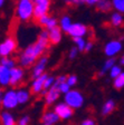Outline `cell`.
I'll return each instance as SVG.
<instances>
[{
    "mask_svg": "<svg viewBox=\"0 0 124 125\" xmlns=\"http://www.w3.org/2000/svg\"><path fill=\"white\" fill-rule=\"evenodd\" d=\"M49 44V31L47 29L41 30L36 42L26 47L19 56V64L21 67H33L37 60L44 55Z\"/></svg>",
    "mask_w": 124,
    "mask_h": 125,
    "instance_id": "cell-1",
    "label": "cell"
},
{
    "mask_svg": "<svg viewBox=\"0 0 124 125\" xmlns=\"http://www.w3.org/2000/svg\"><path fill=\"white\" fill-rule=\"evenodd\" d=\"M34 1L19 0L16 8V16L20 21H29L34 17Z\"/></svg>",
    "mask_w": 124,
    "mask_h": 125,
    "instance_id": "cell-2",
    "label": "cell"
},
{
    "mask_svg": "<svg viewBox=\"0 0 124 125\" xmlns=\"http://www.w3.org/2000/svg\"><path fill=\"white\" fill-rule=\"evenodd\" d=\"M64 102L73 109H77L84 105V96L77 89H70L68 93L64 94Z\"/></svg>",
    "mask_w": 124,
    "mask_h": 125,
    "instance_id": "cell-3",
    "label": "cell"
},
{
    "mask_svg": "<svg viewBox=\"0 0 124 125\" xmlns=\"http://www.w3.org/2000/svg\"><path fill=\"white\" fill-rule=\"evenodd\" d=\"M19 105L18 97H17V92L15 89H7L3 95V99L1 103V106L6 111H11V109L16 108Z\"/></svg>",
    "mask_w": 124,
    "mask_h": 125,
    "instance_id": "cell-4",
    "label": "cell"
},
{
    "mask_svg": "<svg viewBox=\"0 0 124 125\" xmlns=\"http://www.w3.org/2000/svg\"><path fill=\"white\" fill-rule=\"evenodd\" d=\"M34 1V18L38 19L45 15H48L50 8V0H33Z\"/></svg>",
    "mask_w": 124,
    "mask_h": 125,
    "instance_id": "cell-5",
    "label": "cell"
},
{
    "mask_svg": "<svg viewBox=\"0 0 124 125\" xmlns=\"http://www.w3.org/2000/svg\"><path fill=\"white\" fill-rule=\"evenodd\" d=\"M54 111L60 117V120H69L73 116V114H74V109L68 104H66L65 102L57 103L54 106Z\"/></svg>",
    "mask_w": 124,
    "mask_h": 125,
    "instance_id": "cell-6",
    "label": "cell"
},
{
    "mask_svg": "<svg viewBox=\"0 0 124 125\" xmlns=\"http://www.w3.org/2000/svg\"><path fill=\"white\" fill-rule=\"evenodd\" d=\"M17 48V42L12 37H7L1 44H0V52L1 56L6 57V56H10Z\"/></svg>",
    "mask_w": 124,
    "mask_h": 125,
    "instance_id": "cell-7",
    "label": "cell"
},
{
    "mask_svg": "<svg viewBox=\"0 0 124 125\" xmlns=\"http://www.w3.org/2000/svg\"><path fill=\"white\" fill-rule=\"evenodd\" d=\"M48 64V57L47 56H41L38 60L36 62L33 68H31V77L33 79L36 77H39L43 74L46 73V67Z\"/></svg>",
    "mask_w": 124,
    "mask_h": 125,
    "instance_id": "cell-8",
    "label": "cell"
},
{
    "mask_svg": "<svg viewBox=\"0 0 124 125\" xmlns=\"http://www.w3.org/2000/svg\"><path fill=\"white\" fill-rule=\"evenodd\" d=\"M23 77H25L23 67H21V66H15L13 68H11L10 86L11 87H17V86H19L23 83Z\"/></svg>",
    "mask_w": 124,
    "mask_h": 125,
    "instance_id": "cell-9",
    "label": "cell"
},
{
    "mask_svg": "<svg viewBox=\"0 0 124 125\" xmlns=\"http://www.w3.org/2000/svg\"><path fill=\"white\" fill-rule=\"evenodd\" d=\"M60 91L59 88H58V85H57L56 83H55V85L53 86L52 88H49L48 91H47L46 95H45V104L48 105V106H50V105L55 104L57 102V99L59 98V95H60Z\"/></svg>",
    "mask_w": 124,
    "mask_h": 125,
    "instance_id": "cell-10",
    "label": "cell"
},
{
    "mask_svg": "<svg viewBox=\"0 0 124 125\" xmlns=\"http://www.w3.org/2000/svg\"><path fill=\"white\" fill-rule=\"evenodd\" d=\"M48 77V74L45 73L39 77H36L33 79L30 85V92L33 94H41V92L44 91V85H45V81Z\"/></svg>",
    "mask_w": 124,
    "mask_h": 125,
    "instance_id": "cell-11",
    "label": "cell"
},
{
    "mask_svg": "<svg viewBox=\"0 0 124 125\" xmlns=\"http://www.w3.org/2000/svg\"><path fill=\"white\" fill-rule=\"evenodd\" d=\"M122 49V44L119 40H112V42H107L104 47V52L106 56L109 57H114L115 55H117Z\"/></svg>",
    "mask_w": 124,
    "mask_h": 125,
    "instance_id": "cell-12",
    "label": "cell"
},
{
    "mask_svg": "<svg viewBox=\"0 0 124 125\" xmlns=\"http://www.w3.org/2000/svg\"><path fill=\"white\" fill-rule=\"evenodd\" d=\"M67 34L69 35L70 37H73V38H76V37H84L86 34H87V27L80 22H75L72 25L69 30L67 31Z\"/></svg>",
    "mask_w": 124,
    "mask_h": 125,
    "instance_id": "cell-13",
    "label": "cell"
},
{
    "mask_svg": "<svg viewBox=\"0 0 124 125\" xmlns=\"http://www.w3.org/2000/svg\"><path fill=\"white\" fill-rule=\"evenodd\" d=\"M60 117L56 114L55 111H46L41 116V125H56L59 122Z\"/></svg>",
    "mask_w": 124,
    "mask_h": 125,
    "instance_id": "cell-14",
    "label": "cell"
},
{
    "mask_svg": "<svg viewBox=\"0 0 124 125\" xmlns=\"http://www.w3.org/2000/svg\"><path fill=\"white\" fill-rule=\"evenodd\" d=\"M49 31V42L52 45H57L62 42L63 39V29L59 26H56L52 28Z\"/></svg>",
    "mask_w": 124,
    "mask_h": 125,
    "instance_id": "cell-15",
    "label": "cell"
},
{
    "mask_svg": "<svg viewBox=\"0 0 124 125\" xmlns=\"http://www.w3.org/2000/svg\"><path fill=\"white\" fill-rule=\"evenodd\" d=\"M37 21H38V23L40 25V26L45 27L47 30H50L52 28L56 27L57 23H58L57 22V19L55 18V17H50L49 15L43 16V17H40V18L37 19Z\"/></svg>",
    "mask_w": 124,
    "mask_h": 125,
    "instance_id": "cell-16",
    "label": "cell"
},
{
    "mask_svg": "<svg viewBox=\"0 0 124 125\" xmlns=\"http://www.w3.org/2000/svg\"><path fill=\"white\" fill-rule=\"evenodd\" d=\"M10 74L11 69L2 66L0 69V87H7L10 86Z\"/></svg>",
    "mask_w": 124,
    "mask_h": 125,
    "instance_id": "cell-17",
    "label": "cell"
},
{
    "mask_svg": "<svg viewBox=\"0 0 124 125\" xmlns=\"http://www.w3.org/2000/svg\"><path fill=\"white\" fill-rule=\"evenodd\" d=\"M0 124L1 125H17V122L15 120V116L9 111L3 109L0 113Z\"/></svg>",
    "mask_w": 124,
    "mask_h": 125,
    "instance_id": "cell-18",
    "label": "cell"
},
{
    "mask_svg": "<svg viewBox=\"0 0 124 125\" xmlns=\"http://www.w3.org/2000/svg\"><path fill=\"white\" fill-rule=\"evenodd\" d=\"M16 92H17L19 105H23L26 103H28L29 99H30V91H28L27 88H19Z\"/></svg>",
    "mask_w": 124,
    "mask_h": 125,
    "instance_id": "cell-19",
    "label": "cell"
},
{
    "mask_svg": "<svg viewBox=\"0 0 124 125\" xmlns=\"http://www.w3.org/2000/svg\"><path fill=\"white\" fill-rule=\"evenodd\" d=\"M115 106H116V105H115V102H114L113 99H107L103 104V107H102V111H101L102 115H103V116L110 115L114 109H115Z\"/></svg>",
    "mask_w": 124,
    "mask_h": 125,
    "instance_id": "cell-20",
    "label": "cell"
},
{
    "mask_svg": "<svg viewBox=\"0 0 124 125\" xmlns=\"http://www.w3.org/2000/svg\"><path fill=\"white\" fill-rule=\"evenodd\" d=\"M98 11H103V12H107L113 8V3L110 0H100L96 5Z\"/></svg>",
    "mask_w": 124,
    "mask_h": 125,
    "instance_id": "cell-21",
    "label": "cell"
},
{
    "mask_svg": "<svg viewBox=\"0 0 124 125\" xmlns=\"http://www.w3.org/2000/svg\"><path fill=\"white\" fill-rule=\"evenodd\" d=\"M73 22H72V19H70L69 16H63L60 18V21H59V27L63 29V31L67 32L69 30V28L72 27Z\"/></svg>",
    "mask_w": 124,
    "mask_h": 125,
    "instance_id": "cell-22",
    "label": "cell"
},
{
    "mask_svg": "<svg viewBox=\"0 0 124 125\" xmlns=\"http://www.w3.org/2000/svg\"><path fill=\"white\" fill-rule=\"evenodd\" d=\"M111 22L114 27H120L123 23V17H122L121 12H114L111 17Z\"/></svg>",
    "mask_w": 124,
    "mask_h": 125,
    "instance_id": "cell-23",
    "label": "cell"
},
{
    "mask_svg": "<svg viewBox=\"0 0 124 125\" xmlns=\"http://www.w3.org/2000/svg\"><path fill=\"white\" fill-rule=\"evenodd\" d=\"M114 65H115V58L110 57L109 59L104 62V65H103V67H102V70H101V73H100V75H103L105 72H110L111 68L113 67Z\"/></svg>",
    "mask_w": 124,
    "mask_h": 125,
    "instance_id": "cell-24",
    "label": "cell"
},
{
    "mask_svg": "<svg viewBox=\"0 0 124 125\" xmlns=\"http://www.w3.org/2000/svg\"><path fill=\"white\" fill-rule=\"evenodd\" d=\"M114 88L122 89L124 87V72H122L116 78H114Z\"/></svg>",
    "mask_w": 124,
    "mask_h": 125,
    "instance_id": "cell-25",
    "label": "cell"
},
{
    "mask_svg": "<svg viewBox=\"0 0 124 125\" xmlns=\"http://www.w3.org/2000/svg\"><path fill=\"white\" fill-rule=\"evenodd\" d=\"M73 40H74L75 46L79 49V52H84V50H85V46H86V42H86L83 37H76V38H73Z\"/></svg>",
    "mask_w": 124,
    "mask_h": 125,
    "instance_id": "cell-26",
    "label": "cell"
},
{
    "mask_svg": "<svg viewBox=\"0 0 124 125\" xmlns=\"http://www.w3.org/2000/svg\"><path fill=\"white\" fill-rule=\"evenodd\" d=\"M0 62H1V64H2V66H5V67H8V68H13L16 66V62L12 59V58H10L9 56H6V57H1V59H0Z\"/></svg>",
    "mask_w": 124,
    "mask_h": 125,
    "instance_id": "cell-27",
    "label": "cell"
},
{
    "mask_svg": "<svg viewBox=\"0 0 124 125\" xmlns=\"http://www.w3.org/2000/svg\"><path fill=\"white\" fill-rule=\"evenodd\" d=\"M55 83H56V77H54V76H49L46 78V81H45V85H44V89H47L48 91L49 88H52L53 86L55 85Z\"/></svg>",
    "mask_w": 124,
    "mask_h": 125,
    "instance_id": "cell-28",
    "label": "cell"
},
{
    "mask_svg": "<svg viewBox=\"0 0 124 125\" xmlns=\"http://www.w3.org/2000/svg\"><path fill=\"white\" fill-rule=\"evenodd\" d=\"M112 3L119 12H124V0H112Z\"/></svg>",
    "mask_w": 124,
    "mask_h": 125,
    "instance_id": "cell-29",
    "label": "cell"
},
{
    "mask_svg": "<svg viewBox=\"0 0 124 125\" xmlns=\"http://www.w3.org/2000/svg\"><path fill=\"white\" fill-rule=\"evenodd\" d=\"M121 73H122L121 67L117 65H114L113 67L111 68V70H110V76H111L112 78H116Z\"/></svg>",
    "mask_w": 124,
    "mask_h": 125,
    "instance_id": "cell-30",
    "label": "cell"
},
{
    "mask_svg": "<svg viewBox=\"0 0 124 125\" xmlns=\"http://www.w3.org/2000/svg\"><path fill=\"white\" fill-rule=\"evenodd\" d=\"M56 84L58 85V88H59V91H60V93L62 94H66V93H68V92L72 89V87L67 84V82H64V83H60V84L56 83Z\"/></svg>",
    "mask_w": 124,
    "mask_h": 125,
    "instance_id": "cell-31",
    "label": "cell"
},
{
    "mask_svg": "<svg viewBox=\"0 0 124 125\" xmlns=\"http://www.w3.org/2000/svg\"><path fill=\"white\" fill-rule=\"evenodd\" d=\"M77 76L74 75V74H72V75H68L67 76V79H66V82H67V84L70 86V87H73V86H75L76 84H77Z\"/></svg>",
    "mask_w": 124,
    "mask_h": 125,
    "instance_id": "cell-32",
    "label": "cell"
},
{
    "mask_svg": "<svg viewBox=\"0 0 124 125\" xmlns=\"http://www.w3.org/2000/svg\"><path fill=\"white\" fill-rule=\"evenodd\" d=\"M30 123V117L28 115H23L17 121V125H29Z\"/></svg>",
    "mask_w": 124,
    "mask_h": 125,
    "instance_id": "cell-33",
    "label": "cell"
},
{
    "mask_svg": "<svg viewBox=\"0 0 124 125\" xmlns=\"http://www.w3.org/2000/svg\"><path fill=\"white\" fill-rule=\"evenodd\" d=\"M78 52H79V49H78L76 46L72 47V48L69 49V52H68V57H69V59H75V58L77 57Z\"/></svg>",
    "mask_w": 124,
    "mask_h": 125,
    "instance_id": "cell-34",
    "label": "cell"
},
{
    "mask_svg": "<svg viewBox=\"0 0 124 125\" xmlns=\"http://www.w3.org/2000/svg\"><path fill=\"white\" fill-rule=\"evenodd\" d=\"M80 125H96V123H95V121L92 120V118H86V120L83 121Z\"/></svg>",
    "mask_w": 124,
    "mask_h": 125,
    "instance_id": "cell-35",
    "label": "cell"
},
{
    "mask_svg": "<svg viewBox=\"0 0 124 125\" xmlns=\"http://www.w3.org/2000/svg\"><path fill=\"white\" fill-rule=\"evenodd\" d=\"M66 79H67V76L66 75H59L58 77H56V83H58V84L64 83V82H66Z\"/></svg>",
    "mask_w": 124,
    "mask_h": 125,
    "instance_id": "cell-36",
    "label": "cell"
},
{
    "mask_svg": "<svg viewBox=\"0 0 124 125\" xmlns=\"http://www.w3.org/2000/svg\"><path fill=\"white\" fill-rule=\"evenodd\" d=\"M92 49H93V42H86L85 50H84V52H90Z\"/></svg>",
    "mask_w": 124,
    "mask_h": 125,
    "instance_id": "cell-37",
    "label": "cell"
},
{
    "mask_svg": "<svg viewBox=\"0 0 124 125\" xmlns=\"http://www.w3.org/2000/svg\"><path fill=\"white\" fill-rule=\"evenodd\" d=\"M100 0H86V3L90 6H94V5H97V2Z\"/></svg>",
    "mask_w": 124,
    "mask_h": 125,
    "instance_id": "cell-38",
    "label": "cell"
},
{
    "mask_svg": "<svg viewBox=\"0 0 124 125\" xmlns=\"http://www.w3.org/2000/svg\"><path fill=\"white\" fill-rule=\"evenodd\" d=\"M73 3H76V5H82V3H86V0H73Z\"/></svg>",
    "mask_w": 124,
    "mask_h": 125,
    "instance_id": "cell-39",
    "label": "cell"
},
{
    "mask_svg": "<svg viewBox=\"0 0 124 125\" xmlns=\"http://www.w3.org/2000/svg\"><path fill=\"white\" fill-rule=\"evenodd\" d=\"M3 95H5V92H3L2 89L0 88V105H1V103H2V99H3Z\"/></svg>",
    "mask_w": 124,
    "mask_h": 125,
    "instance_id": "cell-40",
    "label": "cell"
},
{
    "mask_svg": "<svg viewBox=\"0 0 124 125\" xmlns=\"http://www.w3.org/2000/svg\"><path fill=\"white\" fill-rule=\"evenodd\" d=\"M120 62H121L122 65H124V55H123V56H122V58H121V59H120Z\"/></svg>",
    "mask_w": 124,
    "mask_h": 125,
    "instance_id": "cell-41",
    "label": "cell"
},
{
    "mask_svg": "<svg viewBox=\"0 0 124 125\" xmlns=\"http://www.w3.org/2000/svg\"><path fill=\"white\" fill-rule=\"evenodd\" d=\"M3 3H5V0H0V8L3 6Z\"/></svg>",
    "mask_w": 124,
    "mask_h": 125,
    "instance_id": "cell-42",
    "label": "cell"
},
{
    "mask_svg": "<svg viewBox=\"0 0 124 125\" xmlns=\"http://www.w3.org/2000/svg\"><path fill=\"white\" fill-rule=\"evenodd\" d=\"M65 2H67V3H73V0H65Z\"/></svg>",
    "mask_w": 124,
    "mask_h": 125,
    "instance_id": "cell-43",
    "label": "cell"
},
{
    "mask_svg": "<svg viewBox=\"0 0 124 125\" xmlns=\"http://www.w3.org/2000/svg\"><path fill=\"white\" fill-rule=\"evenodd\" d=\"M1 67H2V64H1V62H0V69H1Z\"/></svg>",
    "mask_w": 124,
    "mask_h": 125,
    "instance_id": "cell-44",
    "label": "cell"
},
{
    "mask_svg": "<svg viewBox=\"0 0 124 125\" xmlns=\"http://www.w3.org/2000/svg\"><path fill=\"white\" fill-rule=\"evenodd\" d=\"M1 57H2V56H1V52H0V59H1Z\"/></svg>",
    "mask_w": 124,
    "mask_h": 125,
    "instance_id": "cell-45",
    "label": "cell"
}]
</instances>
